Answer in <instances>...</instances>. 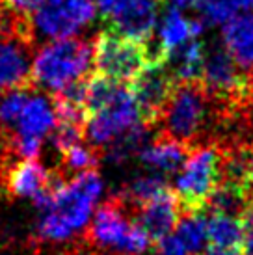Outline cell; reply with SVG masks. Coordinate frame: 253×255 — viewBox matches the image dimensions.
I'll list each match as a JSON object with an SVG mask.
<instances>
[{"mask_svg": "<svg viewBox=\"0 0 253 255\" xmlns=\"http://www.w3.org/2000/svg\"><path fill=\"white\" fill-rule=\"evenodd\" d=\"M103 194V179L95 170L82 171L75 177H63L52 170V183L35 199L41 216L35 226V237L41 242H67L84 233L93 218V211Z\"/></svg>", "mask_w": 253, "mask_h": 255, "instance_id": "6da1fadb", "label": "cell"}, {"mask_svg": "<svg viewBox=\"0 0 253 255\" xmlns=\"http://www.w3.org/2000/svg\"><path fill=\"white\" fill-rule=\"evenodd\" d=\"M229 121L231 116L209 93L203 82L190 80L177 82L156 127L160 128V136L192 149L201 143L216 142L212 138L214 128Z\"/></svg>", "mask_w": 253, "mask_h": 255, "instance_id": "7a4b0ae2", "label": "cell"}, {"mask_svg": "<svg viewBox=\"0 0 253 255\" xmlns=\"http://www.w3.org/2000/svg\"><path fill=\"white\" fill-rule=\"evenodd\" d=\"M86 241L99 255H141L151 246V237L136 222L132 207L121 196L97 209L86 229Z\"/></svg>", "mask_w": 253, "mask_h": 255, "instance_id": "3957f363", "label": "cell"}, {"mask_svg": "<svg viewBox=\"0 0 253 255\" xmlns=\"http://www.w3.org/2000/svg\"><path fill=\"white\" fill-rule=\"evenodd\" d=\"M95 60V41L58 39L50 41L34 54L32 84L58 93L67 86L90 77Z\"/></svg>", "mask_w": 253, "mask_h": 255, "instance_id": "277c9868", "label": "cell"}, {"mask_svg": "<svg viewBox=\"0 0 253 255\" xmlns=\"http://www.w3.org/2000/svg\"><path fill=\"white\" fill-rule=\"evenodd\" d=\"M35 36L30 15L0 9V93L32 84Z\"/></svg>", "mask_w": 253, "mask_h": 255, "instance_id": "5b68a950", "label": "cell"}, {"mask_svg": "<svg viewBox=\"0 0 253 255\" xmlns=\"http://www.w3.org/2000/svg\"><path fill=\"white\" fill-rule=\"evenodd\" d=\"M222 181V145L218 140L192 147L186 162L177 171L173 192L183 211H205Z\"/></svg>", "mask_w": 253, "mask_h": 255, "instance_id": "8992f818", "label": "cell"}, {"mask_svg": "<svg viewBox=\"0 0 253 255\" xmlns=\"http://www.w3.org/2000/svg\"><path fill=\"white\" fill-rule=\"evenodd\" d=\"M149 62L147 43L125 37L112 30H105L95 37L93 67L97 75L121 84H130Z\"/></svg>", "mask_w": 253, "mask_h": 255, "instance_id": "52a82bcc", "label": "cell"}, {"mask_svg": "<svg viewBox=\"0 0 253 255\" xmlns=\"http://www.w3.org/2000/svg\"><path fill=\"white\" fill-rule=\"evenodd\" d=\"M97 0H41L30 13L34 36L69 39L93 21Z\"/></svg>", "mask_w": 253, "mask_h": 255, "instance_id": "ba28073f", "label": "cell"}, {"mask_svg": "<svg viewBox=\"0 0 253 255\" xmlns=\"http://www.w3.org/2000/svg\"><path fill=\"white\" fill-rule=\"evenodd\" d=\"M138 125H143L138 105L128 84H121L105 107L86 118V138L95 147H105Z\"/></svg>", "mask_w": 253, "mask_h": 255, "instance_id": "9c48e42d", "label": "cell"}, {"mask_svg": "<svg viewBox=\"0 0 253 255\" xmlns=\"http://www.w3.org/2000/svg\"><path fill=\"white\" fill-rule=\"evenodd\" d=\"M58 123L52 99L45 95H32L13 132L7 136V155L19 158H35L39 155L45 136L50 134Z\"/></svg>", "mask_w": 253, "mask_h": 255, "instance_id": "30bf717a", "label": "cell"}, {"mask_svg": "<svg viewBox=\"0 0 253 255\" xmlns=\"http://www.w3.org/2000/svg\"><path fill=\"white\" fill-rule=\"evenodd\" d=\"M162 0H97V9L112 32L149 43L153 39Z\"/></svg>", "mask_w": 253, "mask_h": 255, "instance_id": "8fae6325", "label": "cell"}, {"mask_svg": "<svg viewBox=\"0 0 253 255\" xmlns=\"http://www.w3.org/2000/svg\"><path fill=\"white\" fill-rule=\"evenodd\" d=\"M177 80L166 62H149L128 84L140 110V120L147 128L158 125L162 110L175 90Z\"/></svg>", "mask_w": 253, "mask_h": 255, "instance_id": "7c38bea8", "label": "cell"}, {"mask_svg": "<svg viewBox=\"0 0 253 255\" xmlns=\"http://www.w3.org/2000/svg\"><path fill=\"white\" fill-rule=\"evenodd\" d=\"M52 183V171H49L35 158H19L13 162V156L0 158V188L11 198L35 199L47 192Z\"/></svg>", "mask_w": 253, "mask_h": 255, "instance_id": "4fadbf2b", "label": "cell"}, {"mask_svg": "<svg viewBox=\"0 0 253 255\" xmlns=\"http://www.w3.org/2000/svg\"><path fill=\"white\" fill-rule=\"evenodd\" d=\"M205 24L199 19H186L179 7L169 6L158 24V39L149 41V56L151 62H166V56L177 47L184 45L190 39H196L203 32Z\"/></svg>", "mask_w": 253, "mask_h": 255, "instance_id": "5bb4252c", "label": "cell"}, {"mask_svg": "<svg viewBox=\"0 0 253 255\" xmlns=\"http://www.w3.org/2000/svg\"><path fill=\"white\" fill-rule=\"evenodd\" d=\"M181 214H183V209L175 192L171 188H166L156 198L138 207L136 222L143 227V231L151 237V241H160L173 233Z\"/></svg>", "mask_w": 253, "mask_h": 255, "instance_id": "9a60e30c", "label": "cell"}, {"mask_svg": "<svg viewBox=\"0 0 253 255\" xmlns=\"http://www.w3.org/2000/svg\"><path fill=\"white\" fill-rule=\"evenodd\" d=\"M222 39L233 60L244 69L253 71V13L242 11L222 24Z\"/></svg>", "mask_w": 253, "mask_h": 255, "instance_id": "2e32d148", "label": "cell"}, {"mask_svg": "<svg viewBox=\"0 0 253 255\" xmlns=\"http://www.w3.org/2000/svg\"><path fill=\"white\" fill-rule=\"evenodd\" d=\"M190 151L192 149L184 143L169 140L166 136H158L155 142L145 143L138 156L147 168L158 173H177L186 162Z\"/></svg>", "mask_w": 253, "mask_h": 255, "instance_id": "e0dca14e", "label": "cell"}, {"mask_svg": "<svg viewBox=\"0 0 253 255\" xmlns=\"http://www.w3.org/2000/svg\"><path fill=\"white\" fill-rule=\"evenodd\" d=\"M205 56H207V49L203 43L197 39H190L169 52L166 56V65L177 82L201 80Z\"/></svg>", "mask_w": 253, "mask_h": 255, "instance_id": "ac0fdd59", "label": "cell"}, {"mask_svg": "<svg viewBox=\"0 0 253 255\" xmlns=\"http://www.w3.org/2000/svg\"><path fill=\"white\" fill-rule=\"evenodd\" d=\"M175 235L181 239L190 255H201L209 244V226L203 211H183Z\"/></svg>", "mask_w": 253, "mask_h": 255, "instance_id": "d6986e66", "label": "cell"}, {"mask_svg": "<svg viewBox=\"0 0 253 255\" xmlns=\"http://www.w3.org/2000/svg\"><path fill=\"white\" fill-rule=\"evenodd\" d=\"M209 242L218 248H239L244 241V224L239 216L211 213L207 218Z\"/></svg>", "mask_w": 253, "mask_h": 255, "instance_id": "ffe728a7", "label": "cell"}, {"mask_svg": "<svg viewBox=\"0 0 253 255\" xmlns=\"http://www.w3.org/2000/svg\"><path fill=\"white\" fill-rule=\"evenodd\" d=\"M32 88L34 86H26V88H15L6 93H0V134L7 138L13 132L26 103L34 95Z\"/></svg>", "mask_w": 253, "mask_h": 255, "instance_id": "44dd1931", "label": "cell"}, {"mask_svg": "<svg viewBox=\"0 0 253 255\" xmlns=\"http://www.w3.org/2000/svg\"><path fill=\"white\" fill-rule=\"evenodd\" d=\"M166 188H169V186L166 183L164 175H160V173H149V175H140V177L134 179L132 183L125 188V192L120 194V196L132 209H138L140 205L147 203L153 198H156L158 194H162Z\"/></svg>", "mask_w": 253, "mask_h": 255, "instance_id": "7402d4cb", "label": "cell"}, {"mask_svg": "<svg viewBox=\"0 0 253 255\" xmlns=\"http://www.w3.org/2000/svg\"><path fill=\"white\" fill-rule=\"evenodd\" d=\"M99 164V153L95 145H86L84 142L77 143L62 153V168L60 171L63 177H75L82 171L95 170Z\"/></svg>", "mask_w": 253, "mask_h": 255, "instance_id": "603a6c76", "label": "cell"}, {"mask_svg": "<svg viewBox=\"0 0 253 255\" xmlns=\"http://www.w3.org/2000/svg\"><path fill=\"white\" fill-rule=\"evenodd\" d=\"M86 136V125L82 123H75V121H58L54 130H52V145L63 153L69 147L77 145V143L84 142Z\"/></svg>", "mask_w": 253, "mask_h": 255, "instance_id": "cb8c5ba5", "label": "cell"}, {"mask_svg": "<svg viewBox=\"0 0 253 255\" xmlns=\"http://www.w3.org/2000/svg\"><path fill=\"white\" fill-rule=\"evenodd\" d=\"M156 252L158 255H190L188 250L184 248V244L175 233L156 241Z\"/></svg>", "mask_w": 253, "mask_h": 255, "instance_id": "d4e9b609", "label": "cell"}, {"mask_svg": "<svg viewBox=\"0 0 253 255\" xmlns=\"http://www.w3.org/2000/svg\"><path fill=\"white\" fill-rule=\"evenodd\" d=\"M244 224V241H242V255H253V205L240 216Z\"/></svg>", "mask_w": 253, "mask_h": 255, "instance_id": "484cf974", "label": "cell"}, {"mask_svg": "<svg viewBox=\"0 0 253 255\" xmlns=\"http://www.w3.org/2000/svg\"><path fill=\"white\" fill-rule=\"evenodd\" d=\"M2 2H4L9 9L17 11V13L30 15L35 7H37V4H39L41 0H2Z\"/></svg>", "mask_w": 253, "mask_h": 255, "instance_id": "4316f807", "label": "cell"}, {"mask_svg": "<svg viewBox=\"0 0 253 255\" xmlns=\"http://www.w3.org/2000/svg\"><path fill=\"white\" fill-rule=\"evenodd\" d=\"M244 190H246L250 201L253 203V143H252V149H250V164H248V175H246V183H244Z\"/></svg>", "mask_w": 253, "mask_h": 255, "instance_id": "83f0119b", "label": "cell"}, {"mask_svg": "<svg viewBox=\"0 0 253 255\" xmlns=\"http://www.w3.org/2000/svg\"><path fill=\"white\" fill-rule=\"evenodd\" d=\"M201 255H242V252H239V248H218V246H212L207 248Z\"/></svg>", "mask_w": 253, "mask_h": 255, "instance_id": "f1b7e54d", "label": "cell"}, {"mask_svg": "<svg viewBox=\"0 0 253 255\" xmlns=\"http://www.w3.org/2000/svg\"><path fill=\"white\" fill-rule=\"evenodd\" d=\"M169 4L173 7H179V9H183V7H192L196 6V0H168Z\"/></svg>", "mask_w": 253, "mask_h": 255, "instance_id": "f546056e", "label": "cell"}, {"mask_svg": "<svg viewBox=\"0 0 253 255\" xmlns=\"http://www.w3.org/2000/svg\"><path fill=\"white\" fill-rule=\"evenodd\" d=\"M252 82H253V71H252Z\"/></svg>", "mask_w": 253, "mask_h": 255, "instance_id": "4dcf8cb0", "label": "cell"}, {"mask_svg": "<svg viewBox=\"0 0 253 255\" xmlns=\"http://www.w3.org/2000/svg\"><path fill=\"white\" fill-rule=\"evenodd\" d=\"M0 4H4V2H2V0H0Z\"/></svg>", "mask_w": 253, "mask_h": 255, "instance_id": "1f68e13d", "label": "cell"}]
</instances>
